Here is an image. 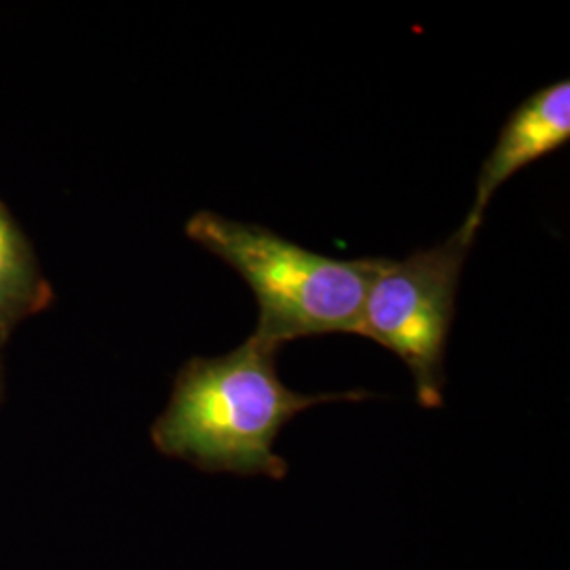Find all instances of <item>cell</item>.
Masks as SVG:
<instances>
[{"label": "cell", "mask_w": 570, "mask_h": 570, "mask_svg": "<svg viewBox=\"0 0 570 570\" xmlns=\"http://www.w3.org/2000/svg\"><path fill=\"white\" fill-rule=\"evenodd\" d=\"M53 303V287L9 207L0 199V345Z\"/></svg>", "instance_id": "5"}, {"label": "cell", "mask_w": 570, "mask_h": 570, "mask_svg": "<svg viewBox=\"0 0 570 570\" xmlns=\"http://www.w3.org/2000/svg\"><path fill=\"white\" fill-rule=\"evenodd\" d=\"M473 239L475 235L461 226L444 244L419 249L404 261L379 258L367 284L357 334L406 364L423 407L444 406L446 346Z\"/></svg>", "instance_id": "3"}, {"label": "cell", "mask_w": 570, "mask_h": 570, "mask_svg": "<svg viewBox=\"0 0 570 570\" xmlns=\"http://www.w3.org/2000/svg\"><path fill=\"white\" fill-rule=\"evenodd\" d=\"M366 397V391L305 395L285 387L277 351L249 336L226 355L193 357L180 367L150 438L165 456L207 473L284 480L287 463L275 452L282 429L308 407Z\"/></svg>", "instance_id": "1"}, {"label": "cell", "mask_w": 570, "mask_h": 570, "mask_svg": "<svg viewBox=\"0 0 570 570\" xmlns=\"http://www.w3.org/2000/svg\"><path fill=\"white\" fill-rule=\"evenodd\" d=\"M570 140V82L558 81L534 91L503 125L499 140L480 167L475 202L463 228L478 235L492 195L513 174L534 164Z\"/></svg>", "instance_id": "4"}, {"label": "cell", "mask_w": 570, "mask_h": 570, "mask_svg": "<svg viewBox=\"0 0 570 570\" xmlns=\"http://www.w3.org/2000/svg\"><path fill=\"white\" fill-rule=\"evenodd\" d=\"M186 235L233 266L258 303V343L282 346L334 332L357 334L367 284L379 258L336 261L292 244L265 226L199 212Z\"/></svg>", "instance_id": "2"}, {"label": "cell", "mask_w": 570, "mask_h": 570, "mask_svg": "<svg viewBox=\"0 0 570 570\" xmlns=\"http://www.w3.org/2000/svg\"><path fill=\"white\" fill-rule=\"evenodd\" d=\"M0 395H2V360H0Z\"/></svg>", "instance_id": "6"}]
</instances>
